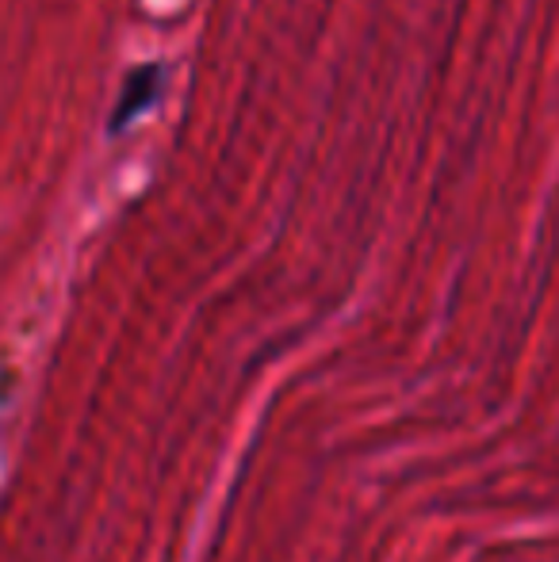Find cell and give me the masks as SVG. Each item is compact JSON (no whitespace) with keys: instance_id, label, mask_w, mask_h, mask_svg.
<instances>
[{"instance_id":"6da1fadb","label":"cell","mask_w":559,"mask_h":562,"mask_svg":"<svg viewBox=\"0 0 559 562\" xmlns=\"http://www.w3.org/2000/svg\"><path fill=\"white\" fill-rule=\"evenodd\" d=\"M157 89H161V69H138V74L127 77V89H123V104L120 112L112 115V131H120L123 119H135L142 108L154 104L157 100Z\"/></svg>"}]
</instances>
